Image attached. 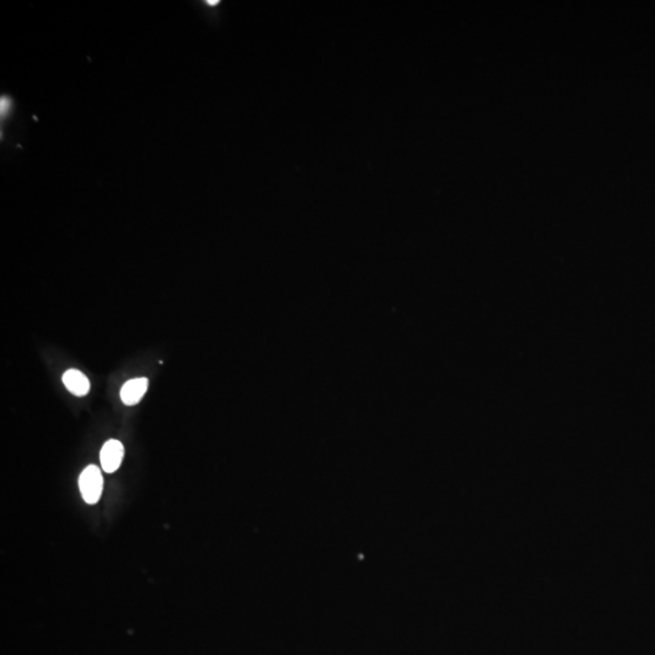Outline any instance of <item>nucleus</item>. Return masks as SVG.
Segmentation results:
<instances>
[{
    "label": "nucleus",
    "instance_id": "obj_1",
    "mask_svg": "<svg viewBox=\"0 0 655 655\" xmlns=\"http://www.w3.org/2000/svg\"><path fill=\"white\" fill-rule=\"evenodd\" d=\"M79 489L86 504L94 505L99 502L104 490V477L95 465H89L79 477Z\"/></svg>",
    "mask_w": 655,
    "mask_h": 655
},
{
    "label": "nucleus",
    "instance_id": "obj_2",
    "mask_svg": "<svg viewBox=\"0 0 655 655\" xmlns=\"http://www.w3.org/2000/svg\"><path fill=\"white\" fill-rule=\"evenodd\" d=\"M124 459V446L117 439H109L104 443L99 453V460L102 470L107 474H113L119 469Z\"/></svg>",
    "mask_w": 655,
    "mask_h": 655
},
{
    "label": "nucleus",
    "instance_id": "obj_3",
    "mask_svg": "<svg viewBox=\"0 0 655 655\" xmlns=\"http://www.w3.org/2000/svg\"><path fill=\"white\" fill-rule=\"evenodd\" d=\"M149 385V380L147 378H136V379L129 380L123 385L122 389H120L122 402L127 407L136 406L137 403L141 402L142 398L145 397Z\"/></svg>",
    "mask_w": 655,
    "mask_h": 655
},
{
    "label": "nucleus",
    "instance_id": "obj_4",
    "mask_svg": "<svg viewBox=\"0 0 655 655\" xmlns=\"http://www.w3.org/2000/svg\"><path fill=\"white\" fill-rule=\"evenodd\" d=\"M62 381L66 389L77 397H84L90 391V381L77 369H68L62 376Z\"/></svg>",
    "mask_w": 655,
    "mask_h": 655
}]
</instances>
